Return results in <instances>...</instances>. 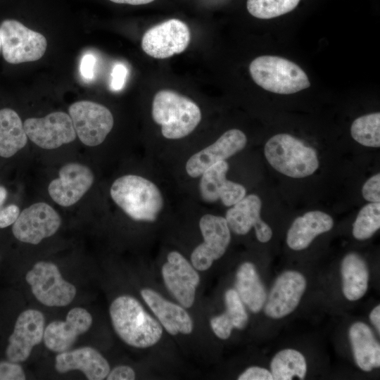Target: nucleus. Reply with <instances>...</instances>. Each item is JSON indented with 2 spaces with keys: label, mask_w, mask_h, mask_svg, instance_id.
<instances>
[{
  "label": "nucleus",
  "mask_w": 380,
  "mask_h": 380,
  "mask_svg": "<svg viewBox=\"0 0 380 380\" xmlns=\"http://www.w3.org/2000/svg\"><path fill=\"white\" fill-rule=\"evenodd\" d=\"M27 137L44 149H54L76 138L72 120L64 112L51 113L44 118H27L23 123Z\"/></svg>",
  "instance_id": "12"
},
{
  "label": "nucleus",
  "mask_w": 380,
  "mask_h": 380,
  "mask_svg": "<svg viewBox=\"0 0 380 380\" xmlns=\"http://www.w3.org/2000/svg\"><path fill=\"white\" fill-rule=\"evenodd\" d=\"M1 38H0V46H1Z\"/></svg>",
  "instance_id": "43"
},
{
  "label": "nucleus",
  "mask_w": 380,
  "mask_h": 380,
  "mask_svg": "<svg viewBox=\"0 0 380 380\" xmlns=\"http://www.w3.org/2000/svg\"><path fill=\"white\" fill-rule=\"evenodd\" d=\"M235 290L243 303L251 312L257 313L262 310L267 299V293L253 263L246 262L239 267L236 274Z\"/></svg>",
  "instance_id": "25"
},
{
  "label": "nucleus",
  "mask_w": 380,
  "mask_h": 380,
  "mask_svg": "<svg viewBox=\"0 0 380 380\" xmlns=\"http://www.w3.org/2000/svg\"><path fill=\"white\" fill-rule=\"evenodd\" d=\"M96 58L91 53L85 54L80 63V72L86 80H91L94 75V66Z\"/></svg>",
  "instance_id": "39"
},
{
  "label": "nucleus",
  "mask_w": 380,
  "mask_h": 380,
  "mask_svg": "<svg viewBox=\"0 0 380 380\" xmlns=\"http://www.w3.org/2000/svg\"><path fill=\"white\" fill-rule=\"evenodd\" d=\"M91 324L92 317L86 309L74 308L67 314L65 321L51 322L44 329V345L55 353L66 351L80 335L89 329Z\"/></svg>",
  "instance_id": "18"
},
{
  "label": "nucleus",
  "mask_w": 380,
  "mask_h": 380,
  "mask_svg": "<svg viewBox=\"0 0 380 380\" xmlns=\"http://www.w3.org/2000/svg\"><path fill=\"white\" fill-rule=\"evenodd\" d=\"M152 117L161 126L164 137L178 139L195 129L201 122V112L189 98L172 90L163 89L153 97Z\"/></svg>",
  "instance_id": "3"
},
{
  "label": "nucleus",
  "mask_w": 380,
  "mask_h": 380,
  "mask_svg": "<svg viewBox=\"0 0 380 380\" xmlns=\"http://www.w3.org/2000/svg\"><path fill=\"white\" fill-rule=\"evenodd\" d=\"M300 0H247L251 15L260 19L276 18L293 11Z\"/></svg>",
  "instance_id": "31"
},
{
  "label": "nucleus",
  "mask_w": 380,
  "mask_h": 380,
  "mask_svg": "<svg viewBox=\"0 0 380 380\" xmlns=\"http://www.w3.org/2000/svg\"><path fill=\"white\" fill-rule=\"evenodd\" d=\"M246 143V136L242 131L229 129L213 144L191 156L186 162V171L190 177H198L214 164L241 151Z\"/></svg>",
  "instance_id": "17"
},
{
  "label": "nucleus",
  "mask_w": 380,
  "mask_h": 380,
  "mask_svg": "<svg viewBox=\"0 0 380 380\" xmlns=\"http://www.w3.org/2000/svg\"><path fill=\"white\" fill-rule=\"evenodd\" d=\"M55 369L60 373L80 370L89 380H102L108 374L110 365L98 350L86 346L59 353Z\"/></svg>",
  "instance_id": "22"
},
{
  "label": "nucleus",
  "mask_w": 380,
  "mask_h": 380,
  "mask_svg": "<svg viewBox=\"0 0 380 380\" xmlns=\"http://www.w3.org/2000/svg\"><path fill=\"white\" fill-rule=\"evenodd\" d=\"M161 273L167 289L185 308H190L195 300L200 282L197 270L179 252L171 251Z\"/></svg>",
  "instance_id": "13"
},
{
  "label": "nucleus",
  "mask_w": 380,
  "mask_h": 380,
  "mask_svg": "<svg viewBox=\"0 0 380 380\" xmlns=\"http://www.w3.org/2000/svg\"><path fill=\"white\" fill-rule=\"evenodd\" d=\"M199 227L203 242L193 251L191 263L196 270L205 271L224 254L231 234L225 217L211 214L201 217Z\"/></svg>",
  "instance_id": "10"
},
{
  "label": "nucleus",
  "mask_w": 380,
  "mask_h": 380,
  "mask_svg": "<svg viewBox=\"0 0 380 380\" xmlns=\"http://www.w3.org/2000/svg\"><path fill=\"white\" fill-rule=\"evenodd\" d=\"M342 291L350 301L360 299L367 292L369 271L364 259L356 253H349L343 259L341 267Z\"/></svg>",
  "instance_id": "26"
},
{
  "label": "nucleus",
  "mask_w": 380,
  "mask_h": 380,
  "mask_svg": "<svg viewBox=\"0 0 380 380\" xmlns=\"http://www.w3.org/2000/svg\"><path fill=\"white\" fill-rule=\"evenodd\" d=\"M261 207L262 202L258 196H245L227 211L225 219L230 231L245 235L254 227L257 239L261 243L268 242L272 236V231L260 218Z\"/></svg>",
  "instance_id": "19"
},
{
  "label": "nucleus",
  "mask_w": 380,
  "mask_h": 380,
  "mask_svg": "<svg viewBox=\"0 0 380 380\" xmlns=\"http://www.w3.org/2000/svg\"><path fill=\"white\" fill-rule=\"evenodd\" d=\"M116 4H125L130 5H144L153 2L155 0H110Z\"/></svg>",
  "instance_id": "41"
},
{
  "label": "nucleus",
  "mask_w": 380,
  "mask_h": 380,
  "mask_svg": "<svg viewBox=\"0 0 380 380\" xmlns=\"http://www.w3.org/2000/svg\"><path fill=\"white\" fill-rule=\"evenodd\" d=\"M253 81L262 89L279 94H294L310 86L309 79L295 63L276 56H261L249 65Z\"/></svg>",
  "instance_id": "5"
},
{
  "label": "nucleus",
  "mask_w": 380,
  "mask_h": 380,
  "mask_svg": "<svg viewBox=\"0 0 380 380\" xmlns=\"http://www.w3.org/2000/svg\"><path fill=\"white\" fill-rule=\"evenodd\" d=\"M274 380H290L294 377L303 379L307 372L304 356L294 349H284L277 353L270 363Z\"/></svg>",
  "instance_id": "28"
},
{
  "label": "nucleus",
  "mask_w": 380,
  "mask_h": 380,
  "mask_svg": "<svg viewBox=\"0 0 380 380\" xmlns=\"http://www.w3.org/2000/svg\"><path fill=\"white\" fill-rule=\"evenodd\" d=\"M228 170V163L223 160L214 164L201 175L199 191L204 201L214 203L220 199L224 205L231 207L246 196V189L243 185L227 179Z\"/></svg>",
  "instance_id": "20"
},
{
  "label": "nucleus",
  "mask_w": 380,
  "mask_h": 380,
  "mask_svg": "<svg viewBox=\"0 0 380 380\" xmlns=\"http://www.w3.org/2000/svg\"><path fill=\"white\" fill-rule=\"evenodd\" d=\"M68 111L76 134L87 146L101 144L113 127L111 112L101 104L80 101L72 103Z\"/></svg>",
  "instance_id": "8"
},
{
  "label": "nucleus",
  "mask_w": 380,
  "mask_h": 380,
  "mask_svg": "<svg viewBox=\"0 0 380 380\" xmlns=\"http://www.w3.org/2000/svg\"><path fill=\"white\" fill-rule=\"evenodd\" d=\"M25 279L37 300L46 306L68 305L76 295L75 286L63 279L58 267L50 262H37Z\"/></svg>",
  "instance_id": "7"
},
{
  "label": "nucleus",
  "mask_w": 380,
  "mask_h": 380,
  "mask_svg": "<svg viewBox=\"0 0 380 380\" xmlns=\"http://www.w3.org/2000/svg\"><path fill=\"white\" fill-rule=\"evenodd\" d=\"M379 227L380 203H369L360 210L353 224V235L357 240H366Z\"/></svg>",
  "instance_id": "30"
},
{
  "label": "nucleus",
  "mask_w": 380,
  "mask_h": 380,
  "mask_svg": "<svg viewBox=\"0 0 380 380\" xmlns=\"http://www.w3.org/2000/svg\"><path fill=\"white\" fill-rule=\"evenodd\" d=\"M226 311L223 313L234 329H243L248 324V317L244 304L236 291L229 289L224 293Z\"/></svg>",
  "instance_id": "32"
},
{
  "label": "nucleus",
  "mask_w": 380,
  "mask_h": 380,
  "mask_svg": "<svg viewBox=\"0 0 380 380\" xmlns=\"http://www.w3.org/2000/svg\"><path fill=\"white\" fill-rule=\"evenodd\" d=\"M27 136L18 114L11 108L0 110V156L10 158L22 149Z\"/></svg>",
  "instance_id": "27"
},
{
  "label": "nucleus",
  "mask_w": 380,
  "mask_h": 380,
  "mask_svg": "<svg viewBox=\"0 0 380 380\" xmlns=\"http://www.w3.org/2000/svg\"><path fill=\"white\" fill-rule=\"evenodd\" d=\"M355 363L365 372L380 366V345L370 327L362 322L353 323L348 331Z\"/></svg>",
  "instance_id": "24"
},
{
  "label": "nucleus",
  "mask_w": 380,
  "mask_h": 380,
  "mask_svg": "<svg viewBox=\"0 0 380 380\" xmlns=\"http://www.w3.org/2000/svg\"><path fill=\"white\" fill-rule=\"evenodd\" d=\"M354 140L368 147L380 146V113H373L355 119L350 127Z\"/></svg>",
  "instance_id": "29"
},
{
  "label": "nucleus",
  "mask_w": 380,
  "mask_h": 380,
  "mask_svg": "<svg viewBox=\"0 0 380 380\" xmlns=\"http://www.w3.org/2000/svg\"><path fill=\"white\" fill-rule=\"evenodd\" d=\"M363 198L370 203H380V174H376L364 184L362 189Z\"/></svg>",
  "instance_id": "34"
},
{
  "label": "nucleus",
  "mask_w": 380,
  "mask_h": 380,
  "mask_svg": "<svg viewBox=\"0 0 380 380\" xmlns=\"http://www.w3.org/2000/svg\"><path fill=\"white\" fill-rule=\"evenodd\" d=\"M190 40L188 25L181 20L172 18L149 28L143 35L141 48L148 56L164 59L183 52Z\"/></svg>",
  "instance_id": "9"
},
{
  "label": "nucleus",
  "mask_w": 380,
  "mask_h": 380,
  "mask_svg": "<svg viewBox=\"0 0 380 380\" xmlns=\"http://www.w3.org/2000/svg\"><path fill=\"white\" fill-rule=\"evenodd\" d=\"M3 56L9 63L35 61L44 54L47 41L44 35L15 20H5L0 26Z\"/></svg>",
  "instance_id": "6"
},
{
  "label": "nucleus",
  "mask_w": 380,
  "mask_h": 380,
  "mask_svg": "<svg viewBox=\"0 0 380 380\" xmlns=\"http://www.w3.org/2000/svg\"><path fill=\"white\" fill-rule=\"evenodd\" d=\"M239 380H273L271 372L267 369L253 366L247 368L239 377Z\"/></svg>",
  "instance_id": "35"
},
{
  "label": "nucleus",
  "mask_w": 380,
  "mask_h": 380,
  "mask_svg": "<svg viewBox=\"0 0 380 380\" xmlns=\"http://www.w3.org/2000/svg\"><path fill=\"white\" fill-rule=\"evenodd\" d=\"M59 177L51 182L48 191L58 205L68 207L77 203L94 182V175L87 166L70 163L61 167Z\"/></svg>",
  "instance_id": "16"
},
{
  "label": "nucleus",
  "mask_w": 380,
  "mask_h": 380,
  "mask_svg": "<svg viewBox=\"0 0 380 380\" xmlns=\"http://www.w3.org/2000/svg\"><path fill=\"white\" fill-rule=\"evenodd\" d=\"M7 197V191L5 187L0 186V209Z\"/></svg>",
  "instance_id": "42"
},
{
  "label": "nucleus",
  "mask_w": 380,
  "mask_h": 380,
  "mask_svg": "<svg viewBox=\"0 0 380 380\" xmlns=\"http://www.w3.org/2000/svg\"><path fill=\"white\" fill-rule=\"evenodd\" d=\"M371 322L376 329L378 333L380 332V305L376 306L369 314Z\"/></svg>",
  "instance_id": "40"
},
{
  "label": "nucleus",
  "mask_w": 380,
  "mask_h": 380,
  "mask_svg": "<svg viewBox=\"0 0 380 380\" xmlns=\"http://www.w3.org/2000/svg\"><path fill=\"white\" fill-rule=\"evenodd\" d=\"M45 319L39 310L29 309L18 317L12 334L8 338L6 350L9 361H25L33 348L39 345L44 337Z\"/></svg>",
  "instance_id": "14"
},
{
  "label": "nucleus",
  "mask_w": 380,
  "mask_h": 380,
  "mask_svg": "<svg viewBox=\"0 0 380 380\" xmlns=\"http://www.w3.org/2000/svg\"><path fill=\"white\" fill-rule=\"evenodd\" d=\"M140 293L158 321L170 334L175 336L192 332L193 320L183 306L166 300L151 289H143Z\"/></svg>",
  "instance_id": "21"
},
{
  "label": "nucleus",
  "mask_w": 380,
  "mask_h": 380,
  "mask_svg": "<svg viewBox=\"0 0 380 380\" xmlns=\"http://www.w3.org/2000/svg\"><path fill=\"white\" fill-rule=\"evenodd\" d=\"M25 378V372L18 362H0V380H24Z\"/></svg>",
  "instance_id": "33"
},
{
  "label": "nucleus",
  "mask_w": 380,
  "mask_h": 380,
  "mask_svg": "<svg viewBox=\"0 0 380 380\" xmlns=\"http://www.w3.org/2000/svg\"><path fill=\"white\" fill-rule=\"evenodd\" d=\"M20 214L19 208L13 204L0 209V228L13 224Z\"/></svg>",
  "instance_id": "37"
},
{
  "label": "nucleus",
  "mask_w": 380,
  "mask_h": 380,
  "mask_svg": "<svg viewBox=\"0 0 380 380\" xmlns=\"http://www.w3.org/2000/svg\"><path fill=\"white\" fill-rule=\"evenodd\" d=\"M110 193L114 202L134 220L153 222L163 209L160 191L141 176L127 175L118 178Z\"/></svg>",
  "instance_id": "2"
},
{
  "label": "nucleus",
  "mask_w": 380,
  "mask_h": 380,
  "mask_svg": "<svg viewBox=\"0 0 380 380\" xmlns=\"http://www.w3.org/2000/svg\"><path fill=\"white\" fill-rule=\"evenodd\" d=\"M334 220L327 213L312 210L297 217L286 235L289 247L294 251H301L308 248L318 235L332 229Z\"/></svg>",
  "instance_id": "23"
},
{
  "label": "nucleus",
  "mask_w": 380,
  "mask_h": 380,
  "mask_svg": "<svg viewBox=\"0 0 380 380\" xmlns=\"http://www.w3.org/2000/svg\"><path fill=\"white\" fill-rule=\"evenodd\" d=\"M109 313L115 333L132 347L149 348L161 338L162 325L134 297L129 295L117 297L110 305Z\"/></svg>",
  "instance_id": "1"
},
{
  "label": "nucleus",
  "mask_w": 380,
  "mask_h": 380,
  "mask_svg": "<svg viewBox=\"0 0 380 380\" xmlns=\"http://www.w3.org/2000/svg\"><path fill=\"white\" fill-rule=\"evenodd\" d=\"M306 288V280L298 272L289 270L275 280L265 303L264 312L272 319L291 313L298 305Z\"/></svg>",
  "instance_id": "15"
},
{
  "label": "nucleus",
  "mask_w": 380,
  "mask_h": 380,
  "mask_svg": "<svg viewBox=\"0 0 380 380\" xmlns=\"http://www.w3.org/2000/svg\"><path fill=\"white\" fill-rule=\"evenodd\" d=\"M265 156L279 172L292 177L303 178L319 167L316 151L289 134H277L265 144Z\"/></svg>",
  "instance_id": "4"
},
{
  "label": "nucleus",
  "mask_w": 380,
  "mask_h": 380,
  "mask_svg": "<svg viewBox=\"0 0 380 380\" xmlns=\"http://www.w3.org/2000/svg\"><path fill=\"white\" fill-rule=\"evenodd\" d=\"M61 223L60 215L46 203H36L20 213L13 224L12 232L19 241L38 244L53 235Z\"/></svg>",
  "instance_id": "11"
},
{
  "label": "nucleus",
  "mask_w": 380,
  "mask_h": 380,
  "mask_svg": "<svg viewBox=\"0 0 380 380\" xmlns=\"http://www.w3.org/2000/svg\"><path fill=\"white\" fill-rule=\"evenodd\" d=\"M136 374L134 370L127 365H119L110 370L106 376L108 380H133Z\"/></svg>",
  "instance_id": "38"
},
{
  "label": "nucleus",
  "mask_w": 380,
  "mask_h": 380,
  "mask_svg": "<svg viewBox=\"0 0 380 380\" xmlns=\"http://www.w3.org/2000/svg\"><path fill=\"white\" fill-rule=\"evenodd\" d=\"M127 69L122 63H117L114 65L111 72L110 89L113 91L120 90L126 80Z\"/></svg>",
  "instance_id": "36"
}]
</instances>
